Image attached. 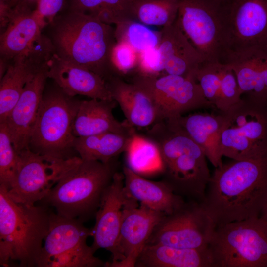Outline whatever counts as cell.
<instances>
[{
    "label": "cell",
    "mask_w": 267,
    "mask_h": 267,
    "mask_svg": "<svg viewBox=\"0 0 267 267\" xmlns=\"http://www.w3.org/2000/svg\"><path fill=\"white\" fill-rule=\"evenodd\" d=\"M267 200V152L215 168L202 203L216 227L260 216Z\"/></svg>",
    "instance_id": "obj_1"
},
{
    "label": "cell",
    "mask_w": 267,
    "mask_h": 267,
    "mask_svg": "<svg viewBox=\"0 0 267 267\" xmlns=\"http://www.w3.org/2000/svg\"><path fill=\"white\" fill-rule=\"evenodd\" d=\"M145 135L159 148L164 165L163 180L183 198L203 203L211 175L200 146L172 121L156 122Z\"/></svg>",
    "instance_id": "obj_2"
},
{
    "label": "cell",
    "mask_w": 267,
    "mask_h": 267,
    "mask_svg": "<svg viewBox=\"0 0 267 267\" xmlns=\"http://www.w3.org/2000/svg\"><path fill=\"white\" fill-rule=\"evenodd\" d=\"M53 22L50 39L59 57L98 74L106 82L116 75L111 59L117 42L112 25L75 10Z\"/></svg>",
    "instance_id": "obj_3"
},
{
    "label": "cell",
    "mask_w": 267,
    "mask_h": 267,
    "mask_svg": "<svg viewBox=\"0 0 267 267\" xmlns=\"http://www.w3.org/2000/svg\"><path fill=\"white\" fill-rule=\"evenodd\" d=\"M49 207L14 201L0 186V264L37 267L47 232Z\"/></svg>",
    "instance_id": "obj_4"
},
{
    "label": "cell",
    "mask_w": 267,
    "mask_h": 267,
    "mask_svg": "<svg viewBox=\"0 0 267 267\" xmlns=\"http://www.w3.org/2000/svg\"><path fill=\"white\" fill-rule=\"evenodd\" d=\"M117 171L115 159L103 163L81 159L41 201L59 215L83 222L95 216Z\"/></svg>",
    "instance_id": "obj_5"
},
{
    "label": "cell",
    "mask_w": 267,
    "mask_h": 267,
    "mask_svg": "<svg viewBox=\"0 0 267 267\" xmlns=\"http://www.w3.org/2000/svg\"><path fill=\"white\" fill-rule=\"evenodd\" d=\"M81 101L59 88L44 94L28 148L62 159L77 156L73 129Z\"/></svg>",
    "instance_id": "obj_6"
},
{
    "label": "cell",
    "mask_w": 267,
    "mask_h": 267,
    "mask_svg": "<svg viewBox=\"0 0 267 267\" xmlns=\"http://www.w3.org/2000/svg\"><path fill=\"white\" fill-rule=\"evenodd\" d=\"M209 248L213 267H267V222L259 216L217 226Z\"/></svg>",
    "instance_id": "obj_7"
},
{
    "label": "cell",
    "mask_w": 267,
    "mask_h": 267,
    "mask_svg": "<svg viewBox=\"0 0 267 267\" xmlns=\"http://www.w3.org/2000/svg\"><path fill=\"white\" fill-rule=\"evenodd\" d=\"M220 147L223 156L241 160L267 152V103L245 96L224 112Z\"/></svg>",
    "instance_id": "obj_8"
},
{
    "label": "cell",
    "mask_w": 267,
    "mask_h": 267,
    "mask_svg": "<svg viewBox=\"0 0 267 267\" xmlns=\"http://www.w3.org/2000/svg\"><path fill=\"white\" fill-rule=\"evenodd\" d=\"M224 13L225 64L267 56V0H233Z\"/></svg>",
    "instance_id": "obj_9"
},
{
    "label": "cell",
    "mask_w": 267,
    "mask_h": 267,
    "mask_svg": "<svg viewBox=\"0 0 267 267\" xmlns=\"http://www.w3.org/2000/svg\"><path fill=\"white\" fill-rule=\"evenodd\" d=\"M224 8L207 0H179L176 22L204 62L225 64Z\"/></svg>",
    "instance_id": "obj_10"
},
{
    "label": "cell",
    "mask_w": 267,
    "mask_h": 267,
    "mask_svg": "<svg viewBox=\"0 0 267 267\" xmlns=\"http://www.w3.org/2000/svg\"><path fill=\"white\" fill-rule=\"evenodd\" d=\"M132 82L151 99L157 114V122L174 120L199 109L214 108L205 97L194 77L137 74Z\"/></svg>",
    "instance_id": "obj_11"
},
{
    "label": "cell",
    "mask_w": 267,
    "mask_h": 267,
    "mask_svg": "<svg viewBox=\"0 0 267 267\" xmlns=\"http://www.w3.org/2000/svg\"><path fill=\"white\" fill-rule=\"evenodd\" d=\"M20 160L14 183L7 190L16 202L34 205L43 200L53 186L81 160L35 153L26 148L19 153Z\"/></svg>",
    "instance_id": "obj_12"
},
{
    "label": "cell",
    "mask_w": 267,
    "mask_h": 267,
    "mask_svg": "<svg viewBox=\"0 0 267 267\" xmlns=\"http://www.w3.org/2000/svg\"><path fill=\"white\" fill-rule=\"evenodd\" d=\"M216 225L202 203L187 200L165 215L154 229L147 243L181 248H206Z\"/></svg>",
    "instance_id": "obj_13"
},
{
    "label": "cell",
    "mask_w": 267,
    "mask_h": 267,
    "mask_svg": "<svg viewBox=\"0 0 267 267\" xmlns=\"http://www.w3.org/2000/svg\"><path fill=\"white\" fill-rule=\"evenodd\" d=\"M165 215L129 196L124 207L116 255L111 262L106 263L105 267H135L154 229Z\"/></svg>",
    "instance_id": "obj_14"
},
{
    "label": "cell",
    "mask_w": 267,
    "mask_h": 267,
    "mask_svg": "<svg viewBox=\"0 0 267 267\" xmlns=\"http://www.w3.org/2000/svg\"><path fill=\"white\" fill-rule=\"evenodd\" d=\"M54 52L50 39L42 36L28 51L8 64L0 83V123L6 119L18 101L25 86Z\"/></svg>",
    "instance_id": "obj_15"
},
{
    "label": "cell",
    "mask_w": 267,
    "mask_h": 267,
    "mask_svg": "<svg viewBox=\"0 0 267 267\" xmlns=\"http://www.w3.org/2000/svg\"><path fill=\"white\" fill-rule=\"evenodd\" d=\"M128 198L124 188L123 172L117 171L102 197L95 215L91 246L94 252L104 249L111 253L112 259L115 258L124 207Z\"/></svg>",
    "instance_id": "obj_16"
},
{
    "label": "cell",
    "mask_w": 267,
    "mask_h": 267,
    "mask_svg": "<svg viewBox=\"0 0 267 267\" xmlns=\"http://www.w3.org/2000/svg\"><path fill=\"white\" fill-rule=\"evenodd\" d=\"M47 61L27 83L4 122L7 125L13 146L18 153L28 147L31 134L44 95L45 83L48 78Z\"/></svg>",
    "instance_id": "obj_17"
},
{
    "label": "cell",
    "mask_w": 267,
    "mask_h": 267,
    "mask_svg": "<svg viewBox=\"0 0 267 267\" xmlns=\"http://www.w3.org/2000/svg\"><path fill=\"white\" fill-rule=\"evenodd\" d=\"M47 63L48 78L68 95L113 100L106 81L98 74L61 58L54 51Z\"/></svg>",
    "instance_id": "obj_18"
},
{
    "label": "cell",
    "mask_w": 267,
    "mask_h": 267,
    "mask_svg": "<svg viewBox=\"0 0 267 267\" xmlns=\"http://www.w3.org/2000/svg\"><path fill=\"white\" fill-rule=\"evenodd\" d=\"M7 19L0 38V67L6 69L11 60L30 50L42 37V28L35 10L25 7L10 8Z\"/></svg>",
    "instance_id": "obj_19"
},
{
    "label": "cell",
    "mask_w": 267,
    "mask_h": 267,
    "mask_svg": "<svg viewBox=\"0 0 267 267\" xmlns=\"http://www.w3.org/2000/svg\"><path fill=\"white\" fill-rule=\"evenodd\" d=\"M158 48L163 60V74L195 78L197 69L204 62L176 20L162 28Z\"/></svg>",
    "instance_id": "obj_20"
},
{
    "label": "cell",
    "mask_w": 267,
    "mask_h": 267,
    "mask_svg": "<svg viewBox=\"0 0 267 267\" xmlns=\"http://www.w3.org/2000/svg\"><path fill=\"white\" fill-rule=\"evenodd\" d=\"M122 172L126 194L140 205L169 215L185 201L163 180L155 181L145 178L127 166H123Z\"/></svg>",
    "instance_id": "obj_21"
},
{
    "label": "cell",
    "mask_w": 267,
    "mask_h": 267,
    "mask_svg": "<svg viewBox=\"0 0 267 267\" xmlns=\"http://www.w3.org/2000/svg\"><path fill=\"white\" fill-rule=\"evenodd\" d=\"M116 104L113 100L90 98L81 100L73 125L74 136L83 137L106 132H134L136 128L126 120L120 122L114 116L113 110Z\"/></svg>",
    "instance_id": "obj_22"
},
{
    "label": "cell",
    "mask_w": 267,
    "mask_h": 267,
    "mask_svg": "<svg viewBox=\"0 0 267 267\" xmlns=\"http://www.w3.org/2000/svg\"><path fill=\"white\" fill-rule=\"evenodd\" d=\"M107 83L113 100L119 105L129 125L135 128H148L157 122L151 99L135 84L118 76L111 77Z\"/></svg>",
    "instance_id": "obj_23"
},
{
    "label": "cell",
    "mask_w": 267,
    "mask_h": 267,
    "mask_svg": "<svg viewBox=\"0 0 267 267\" xmlns=\"http://www.w3.org/2000/svg\"><path fill=\"white\" fill-rule=\"evenodd\" d=\"M179 126L204 151L215 167L222 165L220 133L222 117L219 114L195 112L172 120Z\"/></svg>",
    "instance_id": "obj_24"
},
{
    "label": "cell",
    "mask_w": 267,
    "mask_h": 267,
    "mask_svg": "<svg viewBox=\"0 0 267 267\" xmlns=\"http://www.w3.org/2000/svg\"><path fill=\"white\" fill-rule=\"evenodd\" d=\"M135 267H213L209 247L181 248L160 244H146Z\"/></svg>",
    "instance_id": "obj_25"
},
{
    "label": "cell",
    "mask_w": 267,
    "mask_h": 267,
    "mask_svg": "<svg viewBox=\"0 0 267 267\" xmlns=\"http://www.w3.org/2000/svg\"><path fill=\"white\" fill-rule=\"evenodd\" d=\"M92 236V229L84 226L83 222L51 211L48 231L38 264L45 258L87 244L88 238Z\"/></svg>",
    "instance_id": "obj_26"
},
{
    "label": "cell",
    "mask_w": 267,
    "mask_h": 267,
    "mask_svg": "<svg viewBox=\"0 0 267 267\" xmlns=\"http://www.w3.org/2000/svg\"><path fill=\"white\" fill-rule=\"evenodd\" d=\"M136 131L132 134L106 132L76 137L74 148L83 160L108 163L126 151L132 135Z\"/></svg>",
    "instance_id": "obj_27"
},
{
    "label": "cell",
    "mask_w": 267,
    "mask_h": 267,
    "mask_svg": "<svg viewBox=\"0 0 267 267\" xmlns=\"http://www.w3.org/2000/svg\"><path fill=\"white\" fill-rule=\"evenodd\" d=\"M234 71L242 96L267 103V56L228 63Z\"/></svg>",
    "instance_id": "obj_28"
},
{
    "label": "cell",
    "mask_w": 267,
    "mask_h": 267,
    "mask_svg": "<svg viewBox=\"0 0 267 267\" xmlns=\"http://www.w3.org/2000/svg\"><path fill=\"white\" fill-rule=\"evenodd\" d=\"M125 153L127 166L140 175L164 172V163L157 144L136 131L132 135Z\"/></svg>",
    "instance_id": "obj_29"
},
{
    "label": "cell",
    "mask_w": 267,
    "mask_h": 267,
    "mask_svg": "<svg viewBox=\"0 0 267 267\" xmlns=\"http://www.w3.org/2000/svg\"><path fill=\"white\" fill-rule=\"evenodd\" d=\"M134 0H74L73 10L91 15L115 26L134 20Z\"/></svg>",
    "instance_id": "obj_30"
},
{
    "label": "cell",
    "mask_w": 267,
    "mask_h": 267,
    "mask_svg": "<svg viewBox=\"0 0 267 267\" xmlns=\"http://www.w3.org/2000/svg\"><path fill=\"white\" fill-rule=\"evenodd\" d=\"M178 7L179 0H134L133 15L144 25L164 27L175 22Z\"/></svg>",
    "instance_id": "obj_31"
},
{
    "label": "cell",
    "mask_w": 267,
    "mask_h": 267,
    "mask_svg": "<svg viewBox=\"0 0 267 267\" xmlns=\"http://www.w3.org/2000/svg\"><path fill=\"white\" fill-rule=\"evenodd\" d=\"M115 37L117 41L127 43L138 53L158 47L160 32L152 30L144 24L133 20L116 26Z\"/></svg>",
    "instance_id": "obj_32"
},
{
    "label": "cell",
    "mask_w": 267,
    "mask_h": 267,
    "mask_svg": "<svg viewBox=\"0 0 267 267\" xmlns=\"http://www.w3.org/2000/svg\"><path fill=\"white\" fill-rule=\"evenodd\" d=\"M94 251L87 244L40 261L38 267H98L106 263L94 255Z\"/></svg>",
    "instance_id": "obj_33"
},
{
    "label": "cell",
    "mask_w": 267,
    "mask_h": 267,
    "mask_svg": "<svg viewBox=\"0 0 267 267\" xmlns=\"http://www.w3.org/2000/svg\"><path fill=\"white\" fill-rule=\"evenodd\" d=\"M19 160L6 123H0V186L7 191L15 181Z\"/></svg>",
    "instance_id": "obj_34"
},
{
    "label": "cell",
    "mask_w": 267,
    "mask_h": 267,
    "mask_svg": "<svg viewBox=\"0 0 267 267\" xmlns=\"http://www.w3.org/2000/svg\"><path fill=\"white\" fill-rule=\"evenodd\" d=\"M222 63L203 62L197 69L195 78L206 99L216 108L220 98Z\"/></svg>",
    "instance_id": "obj_35"
},
{
    "label": "cell",
    "mask_w": 267,
    "mask_h": 267,
    "mask_svg": "<svg viewBox=\"0 0 267 267\" xmlns=\"http://www.w3.org/2000/svg\"><path fill=\"white\" fill-rule=\"evenodd\" d=\"M237 78L229 64H222L220 98L216 109L224 112L242 99Z\"/></svg>",
    "instance_id": "obj_36"
},
{
    "label": "cell",
    "mask_w": 267,
    "mask_h": 267,
    "mask_svg": "<svg viewBox=\"0 0 267 267\" xmlns=\"http://www.w3.org/2000/svg\"><path fill=\"white\" fill-rule=\"evenodd\" d=\"M138 53L129 44L117 41L111 52V62L116 73L126 74L138 63Z\"/></svg>",
    "instance_id": "obj_37"
},
{
    "label": "cell",
    "mask_w": 267,
    "mask_h": 267,
    "mask_svg": "<svg viewBox=\"0 0 267 267\" xmlns=\"http://www.w3.org/2000/svg\"><path fill=\"white\" fill-rule=\"evenodd\" d=\"M137 68L138 74L156 76L164 71L161 54L158 47L152 48L138 53Z\"/></svg>",
    "instance_id": "obj_38"
},
{
    "label": "cell",
    "mask_w": 267,
    "mask_h": 267,
    "mask_svg": "<svg viewBox=\"0 0 267 267\" xmlns=\"http://www.w3.org/2000/svg\"><path fill=\"white\" fill-rule=\"evenodd\" d=\"M63 2L64 0H39L35 12L42 28L54 21L62 8Z\"/></svg>",
    "instance_id": "obj_39"
},
{
    "label": "cell",
    "mask_w": 267,
    "mask_h": 267,
    "mask_svg": "<svg viewBox=\"0 0 267 267\" xmlns=\"http://www.w3.org/2000/svg\"><path fill=\"white\" fill-rule=\"evenodd\" d=\"M38 1L39 0H9L8 5L10 8L17 6L29 7V5L35 3L37 4Z\"/></svg>",
    "instance_id": "obj_40"
},
{
    "label": "cell",
    "mask_w": 267,
    "mask_h": 267,
    "mask_svg": "<svg viewBox=\"0 0 267 267\" xmlns=\"http://www.w3.org/2000/svg\"><path fill=\"white\" fill-rule=\"evenodd\" d=\"M218 5L225 6L233 0H207Z\"/></svg>",
    "instance_id": "obj_41"
},
{
    "label": "cell",
    "mask_w": 267,
    "mask_h": 267,
    "mask_svg": "<svg viewBox=\"0 0 267 267\" xmlns=\"http://www.w3.org/2000/svg\"><path fill=\"white\" fill-rule=\"evenodd\" d=\"M260 217L267 222V200L261 212Z\"/></svg>",
    "instance_id": "obj_42"
},
{
    "label": "cell",
    "mask_w": 267,
    "mask_h": 267,
    "mask_svg": "<svg viewBox=\"0 0 267 267\" xmlns=\"http://www.w3.org/2000/svg\"><path fill=\"white\" fill-rule=\"evenodd\" d=\"M1 1H2V2H8L9 0H0Z\"/></svg>",
    "instance_id": "obj_43"
}]
</instances>
